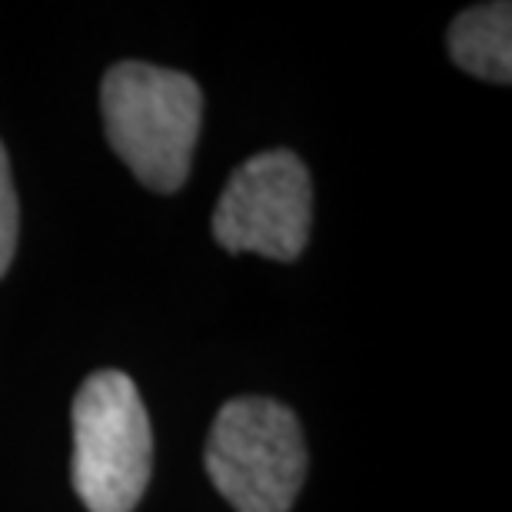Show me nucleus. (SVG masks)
<instances>
[{
  "mask_svg": "<svg viewBox=\"0 0 512 512\" xmlns=\"http://www.w3.org/2000/svg\"><path fill=\"white\" fill-rule=\"evenodd\" d=\"M100 110L110 147L153 193H177L190 177L203 94L180 70L124 60L107 70Z\"/></svg>",
  "mask_w": 512,
  "mask_h": 512,
  "instance_id": "1",
  "label": "nucleus"
},
{
  "mask_svg": "<svg viewBox=\"0 0 512 512\" xmlns=\"http://www.w3.org/2000/svg\"><path fill=\"white\" fill-rule=\"evenodd\" d=\"M203 463L237 512H290L310 453L290 406L270 396H237L213 419Z\"/></svg>",
  "mask_w": 512,
  "mask_h": 512,
  "instance_id": "2",
  "label": "nucleus"
},
{
  "mask_svg": "<svg viewBox=\"0 0 512 512\" xmlns=\"http://www.w3.org/2000/svg\"><path fill=\"white\" fill-rule=\"evenodd\" d=\"M74 489L87 512H133L153 473V429L127 373L87 376L74 399Z\"/></svg>",
  "mask_w": 512,
  "mask_h": 512,
  "instance_id": "3",
  "label": "nucleus"
},
{
  "mask_svg": "<svg viewBox=\"0 0 512 512\" xmlns=\"http://www.w3.org/2000/svg\"><path fill=\"white\" fill-rule=\"evenodd\" d=\"M313 227V183L290 150H266L233 170L213 210V237L230 253L293 263Z\"/></svg>",
  "mask_w": 512,
  "mask_h": 512,
  "instance_id": "4",
  "label": "nucleus"
},
{
  "mask_svg": "<svg viewBox=\"0 0 512 512\" xmlns=\"http://www.w3.org/2000/svg\"><path fill=\"white\" fill-rule=\"evenodd\" d=\"M449 54L456 67L489 84L512 80V7L479 4L463 10L449 27Z\"/></svg>",
  "mask_w": 512,
  "mask_h": 512,
  "instance_id": "5",
  "label": "nucleus"
},
{
  "mask_svg": "<svg viewBox=\"0 0 512 512\" xmlns=\"http://www.w3.org/2000/svg\"><path fill=\"white\" fill-rule=\"evenodd\" d=\"M17 227H20L17 190H14V177H10L7 150H4V143H0V276L7 273L10 260H14V250H17Z\"/></svg>",
  "mask_w": 512,
  "mask_h": 512,
  "instance_id": "6",
  "label": "nucleus"
}]
</instances>
